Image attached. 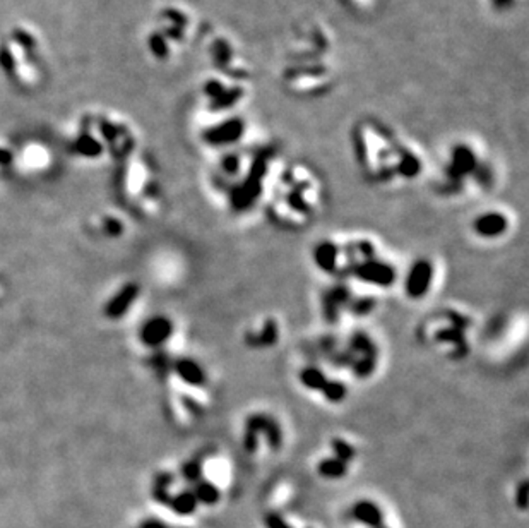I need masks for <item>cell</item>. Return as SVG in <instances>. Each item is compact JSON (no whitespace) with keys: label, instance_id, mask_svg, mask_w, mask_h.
<instances>
[{"label":"cell","instance_id":"11","mask_svg":"<svg viewBox=\"0 0 529 528\" xmlns=\"http://www.w3.org/2000/svg\"><path fill=\"white\" fill-rule=\"evenodd\" d=\"M351 273H353V277L358 282L378 287V289H389L397 279V271L393 264L375 258L357 263L353 266V270H351Z\"/></svg>","mask_w":529,"mask_h":528},{"label":"cell","instance_id":"9","mask_svg":"<svg viewBox=\"0 0 529 528\" xmlns=\"http://www.w3.org/2000/svg\"><path fill=\"white\" fill-rule=\"evenodd\" d=\"M247 134V120L242 112L211 115V120L199 131V139L212 149H230L242 143Z\"/></svg>","mask_w":529,"mask_h":528},{"label":"cell","instance_id":"31","mask_svg":"<svg viewBox=\"0 0 529 528\" xmlns=\"http://www.w3.org/2000/svg\"><path fill=\"white\" fill-rule=\"evenodd\" d=\"M492 6V9H495L497 13H507V11L514 9L521 0H488Z\"/></svg>","mask_w":529,"mask_h":528},{"label":"cell","instance_id":"3","mask_svg":"<svg viewBox=\"0 0 529 528\" xmlns=\"http://www.w3.org/2000/svg\"><path fill=\"white\" fill-rule=\"evenodd\" d=\"M334 61H284L279 88L295 100H321L338 88Z\"/></svg>","mask_w":529,"mask_h":528},{"label":"cell","instance_id":"21","mask_svg":"<svg viewBox=\"0 0 529 528\" xmlns=\"http://www.w3.org/2000/svg\"><path fill=\"white\" fill-rule=\"evenodd\" d=\"M350 353L357 357H372L377 358V346H375L374 340L367 333H355L350 338Z\"/></svg>","mask_w":529,"mask_h":528},{"label":"cell","instance_id":"30","mask_svg":"<svg viewBox=\"0 0 529 528\" xmlns=\"http://www.w3.org/2000/svg\"><path fill=\"white\" fill-rule=\"evenodd\" d=\"M528 492H529L528 480H523L519 489H517V492H516V503H517V506L521 508V510H526V508H528Z\"/></svg>","mask_w":529,"mask_h":528},{"label":"cell","instance_id":"12","mask_svg":"<svg viewBox=\"0 0 529 528\" xmlns=\"http://www.w3.org/2000/svg\"><path fill=\"white\" fill-rule=\"evenodd\" d=\"M433 275H435V270H433L432 261H428L426 258L416 259L404 279L406 297H409L412 301H421L426 297V294L432 289Z\"/></svg>","mask_w":529,"mask_h":528},{"label":"cell","instance_id":"20","mask_svg":"<svg viewBox=\"0 0 529 528\" xmlns=\"http://www.w3.org/2000/svg\"><path fill=\"white\" fill-rule=\"evenodd\" d=\"M298 379H300V384H302L305 389H309V391L321 393L324 384L327 383L329 377H327L326 372H324L322 369H319L317 365H307V367H303L302 370H300Z\"/></svg>","mask_w":529,"mask_h":528},{"label":"cell","instance_id":"29","mask_svg":"<svg viewBox=\"0 0 529 528\" xmlns=\"http://www.w3.org/2000/svg\"><path fill=\"white\" fill-rule=\"evenodd\" d=\"M181 475L191 482H199L200 479V465L197 462H187L181 467Z\"/></svg>","mask_w":529,"mask_h":528},{"label":"cell","instance_id":"16","mask_svg":"<svg viewBox=\"0 0 529 528\" xmlns=\"http://www.w3.org/2000/svg\"><path fill=\"white\" fill-rule=\"evenodd\" d=\"M341 249L333 240H322L314 249V263L324 273H336L339 268Z\"/></svg>","mask_w":529,"mask_h":528},{"label":"cell","instance_id":"25","mask_svg":"<svg viewBox=\"0 0 529 528\" xmlns=\"http://www.w3.org/2000/svg\"><path fill=\"white\" fill-rule=\"evenodd\" d=\"M331 449H333L334 458L341 460L346 465H350L355 460V456H357V449L353 448V444H350L346 439H341V437H333L331 439Z\"/></svg>","mask_w":529,"mask_h":528},{"label":"cell","instance_id":"26","mask_svg":"<svg viewBox=\"0 0 529 528\" xmlns=\"http://www.w3.org/2000/svg\"><path fill=\"white\" fill-rule=\"evenodd\" d=\"M350 367H353V372L357 374V377L360 379H367L375 372V367H377V358L372 357H357L353 362H351Z\"/></svg>","mask_w":529,"mask_h":528},{"label":"cell","instance_id":"7","mask_svg":"<svg viewBox=\"0 0 529 528\" xmlns=\"http://www.w3.org/2000/svg\"><path fill=\"white\" fill-rule=\"evenodd\" d=\"M250 86L252 84L228 80V77L211 73L200 82L199 88L204 112L208 115L240 112L250 94Z\"/></svg>","mask_w":529,"mask_h":528},{"label":"cell","instance_id":"1","mask_svg":"<svg viewBox=\"0 0 529 528\" xmlns=\"http://www.w3.org/2000/svg\"><path fill=\"white\" fill-rule=\"evenodd\" d=\"M351 149L362 172L378 184L397 179L396 170L408 141L377 117L365 115L350 129Z\"/></svg>","mask_w":529,"mask_h":528},{"label":"cell","instance_id":"18","mask_svg":"<svg viewBox=\"0 0 529 528\" xmlns=\"http://www.w3.org/2000/svg\"><path fill=\"white\" fill-rule=\"evenodd\" d=\"M388 0H339L343 9L355 18H374L382 11Z\"/></svg>","mask_w":529,"mask_h":528},{"label":"cell","instance_id":"15","mask_svg":"<svg viewBox=\"0 0 529 528\" xmlns=\"http://www.w3.org/2000/svg\"><path fill=\"white\" fill-rule=\"evenodd\" d=\"M175 374L181 383L192 388H203L208 383V372L204 365L191 357L179 358L175 362Z\"/></svg>","mask_w":529,"mask_h":528},{"label":"cell","instance_id":"19","mask_svg":"<svg viewBox=\"0 0 529 528\" xmlns=\"http://www.w3.org/2000/svg\"><path fill=\"white\" fill-rule=\"evenodd\" d=\"M247 338H254V341H252L250 346H262V348H271V346H274L279 340L278 322H276V319L267 318L266 321H264L262 328H260L259 333L257 334L248 333Z\"/></svg>","mask_w":529,"mask_h":528},{"label":"cell","instance_id":"2","mask_svg":"<svg viewBox=\"0 0 529 528\" xmlns=\"http://www.w3.org/2000/svg\"><path fill=\"white\" fill-rule=\"evenodd\" d=\"M197 34V19L192 11L179 4H168L158 11L155 23L146 34V49L158 62H172L189 49Z\"/></svg>","mask_w":529,"mask_h":528},{"label":"cell","instance_id":"6","mask_svg":"<svg viewBox=\"0 0 529 528\" xmlns=\"http://www.w3.org/2000/svg\"><path fill=\"white\" fill-rule=\"evenodd\" d=\"M276 158V151L267 146L252 153L246 161V167L240 172L236 179L238 182L233 184L230 189V203L233 210L246 211L260 198L264 191V182Z\"/></svg>","mask_w":529,"mask_h":528},{"label":"cell","instance_id":"4","mask_svg":"<svg viewBox=\"0 0 529 528\" xmlns=\"http://www.w3.org/2000/svg\"><path fill=\"white\" fill-rule=\"evenodd\" d=\"M468 182L488 189L493 184V168L473 141H456L449 146L442 165V185L445 191L457 192Z\"/></svg>","mask_w":529,"mask_h":528},{"label":"cell","instance_id":"23","mask_svg":"<svg viewBox=\"0 0 529 528\" xmlns=\"http://www.w3.org/2000/svg\"><path fill=\"white\" fill-rule=\"evenodd\" d=\"M194 496H196L197 503H203V504H208V506H212V504L219 503L221 491L215 486V484L209 482V480H199V482H196Z\"/></svg>","mask_w":529,"mask_h":528},{"label":"cell","instance_id":"24","mask_svg":"<svg viewBox=\"0 0 529 528\" xmlns=\"http://www.w3.org/2000/svg\"><path fill=\"white\" fill-rule=\"evenodd\" d=\"M321 395L326 398L327 401H331V403H341V401H345L346 396H348V386L343 383V381L327 379Z\"/></svg>","mask_w":529,"mask_h":528},{"label":"cell","instance_id":"5","mask_svg":"<svg viewBox=\"0 0 529 528\" xmlns=\"http://www.w3.org/2000/svg\"><path fill=\"white\" fill-rule=\"evenodd\" d=\"M336 37L326 23L305 19L295 25L286 43L284 61H333Z\"/></svg>","mask_w":529,"mask_h":528},{"label":"cell","instance_id":"8","mask_svg":"<svg viewBox=\"0 0 529 528\" xmlns=\"http://www.w3.org/2000/svg\"><path fill=\"white\" fill-rule=\"evenodd\" d=\"M206 54L211 64V73L228 80L252 84L254 70L247 62L242 49L224 33H212L206 43Z\"/></svg>","mask_w":529,"mask_h":528},{"label":"cell","instance_id":"10","mask_svg":"<svg viewBox=\"0 0 529 528\" xmlns=\"http://www.w3.org/2000/svg\"><path fill=\"white\" fill-rule=\"evenodd\" d=\"M260 437H264L272 451H278L283 446V431L279 422L272 415L257 412L248 415L246 420V431H243L242 444L247 453H255L259 449Z\"/></svg>","mask_w":529,"mask_h":528},{"label":"cell","instance_id":"14","mask_svg":"<svg viewBox=\"0 0 529 528\" xmlns=\"http://www.w3.org/2000/svg\"><path fill=\"white\" fill-rule=\"evenodd\" d=\"M173 334V322L172 319L165 316H155L142 325L141 328V341L149 348H158L163 346L172 338Z\"/></svg>","mask_w":529,"mask_h":528},{"label":"cell","instance_id":"28","mask_svg":"<svg viewBox=\"0 0 529 528\" xmlns=\"http://www.w3.org/2000/svg\"><path fill=\"white\" fill-rule=\"evenodd\" d=\"M346 307H348L351 313L357 314V316H367V314H370L374 310L375 301L374 298L363 297V298H357V301H350Z\"/></svg>","mask_w":529,"mask_h":528},{"label":"cell","instance_id":"13","mask_svg":"<svg viewBox=\"0 0 529 528\" xmlns=\"http://www.w3.org/2000/svg\"><path fill=\"white\" fill-rule=\"evenodd\" d=\"M507 215L500 211H485L473 220V232L481 239L493 240L507 234L509 230Z\"/></svg>","mask_w":529,"mask_h":528},{"label":"cell","instance_id":"17","mask_svg":"<svg viewBox=\"0 0 529 528\" xmlns=\"http://www.w3.org/2000/svg\"><path fill=\"white\" fill-rule=\"evenodd\" d=\"M351 515L357 522L370 528H382V525H384V513L372 501H358L351 510Z\"/></svg>","mask_w":529,"mask_h":528},{"label":"cell","instance_id":"32","mask_svg":"<svg viewBox=\"0 0 529 528\" xmlns=\"http://www.w3.org/2000/svg\"><path fill=\"white\" fill-rule=\"evenodd\" d=\"M264 523H266V528H291L278 513H267L264 516Z\"/></svg>","mask_w":529,"mask_h":528},{"label":"cell","instance_id":"22","mask_svg":"<svg viewBox=\"0 0 529 528\" xmlns=\"http://www.w3.org/2000/svg\"><path fill=\"white\" fill-rule=\"evenodd\" d=\"M317 472L322 479L338 480L348 474V465L343 463L341 460L334 458V456H329V458H322L321 462H319Z\"/></svg>","mask_w":529,"mask_h":528},{"label":"cell","instance_id":"27","mask_svg":"<svg viewBox=\"0 0 529 528\" xmlns=\"http://www.w3.org/2000/svg\"><path fill=\"white\" fill-rule=\"evenodd\" d=\"M172 506L175 508L180 515H191L197 506V499H196L194 492H181V494L177 496V498H173Z\"/></svg>","mask_w":529,"mask_h":528}]
</instances>
